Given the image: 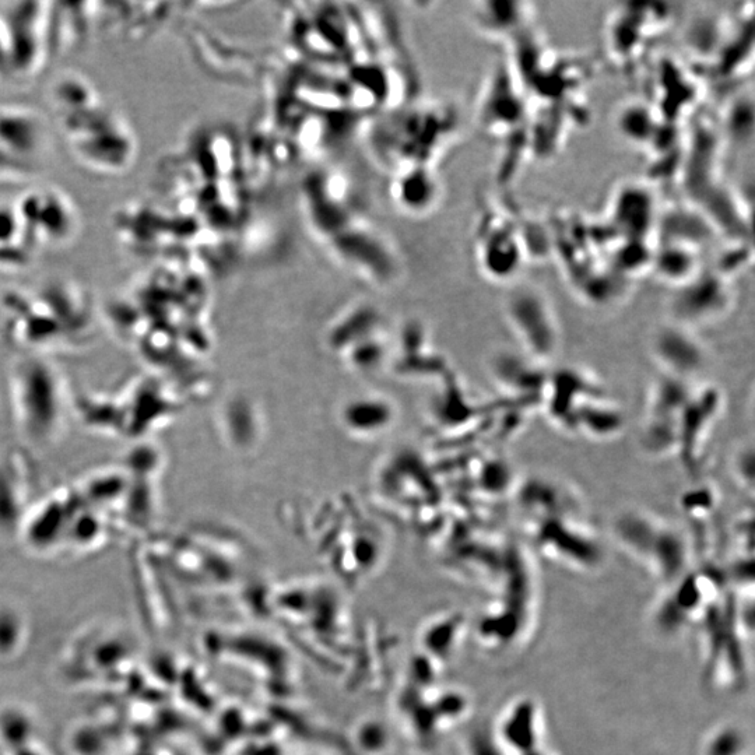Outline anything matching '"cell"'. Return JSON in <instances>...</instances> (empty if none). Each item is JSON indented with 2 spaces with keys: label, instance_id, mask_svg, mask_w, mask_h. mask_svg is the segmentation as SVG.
Segmentation results:
<instances>
[{
  "label": "cell",
  "instance_id": "obj_1",
  "mask_svg": "<svg viewBox=\"0 0 755 755\" xmlns=\"http://www.w3.org/2000/svg\"><path fill=\"white\" fill-rule=\"evenodd\" d=\"M300 205L316 244L344 269L374 282L398 276L402 255L395 241L368 212L344 172H308L301 182Z\"/></svg>",
  "mask_w": 755,
  "mask_h": 755
},
{
  "label": "cell",
  "instance_id": "obj_2",
  "mask_svg": "<svg viewBox=\"0 0 755 755\" xmlns=\"http://www.w3.org/2000/svg\"><path fill=\"white\" fill-rule=\"evenodd\" d=\"M52 104L70 153L97 175H121L138 156V139L128 119L105 104L86 77L68 73L52 87Z\"/></svg>",
  "mask_w": 755,
  "mask_h": 755
},
{
  "label": "cell",
  "instance_id": "obj_3",
  "mask_svg": "<svg viewBox=\"0 0 755 755\" xmlns=\"http://www.w3.org/2000/svg\"><path fill=\"white\" fill-rule=\"evenodd\" d=\"M392 112L372 135V154L389 178L413 170H437L435 158L444 153L455 133L451 114L438 104L410 105Z\"/></svg>",
  "mask_w": 755,
  "mask_h": 755
},
{
  "label": "cell",
  "instance_id": "obj_4",
  "mask_svg": "<svg viewBox=\"0 0 755 755\" xmlns=\"http://www.w3.org/2000/svg\"><path fill=\"white\" fill-rule=\"evenodd\" d=\"M49 149L47 122L23 105H0V179L34 177L44 167Z\"/></svg>",
  "mask_w": 755,
  "mask_h": 755
},
{
  "label": "cell",
  "instance_id": "obj_5",
  "mask_svg": "<svg viewBox=\"0 0 755 755\" xmlns=\"http://www.w3.org/2000/svg\"><path fill=\"white\" fill-rule=\"evenodd\" d=\"M625 549L644 557L665 578L679 577L686 564L687 544L673 525L641 511L624 512L614 525Z\"/></svg>",
  "mask_w": 755,
  "mask_h": 755
},
{
  "label": "cell",
  "instance_id": "obj_6",
  "mask_svg": "<svg viewBox=\"0 0 755 755\" xmlns=\"http://www.w3.org/2000/svg\"><path fill=\"white\" fill-rule=\"evenodd\" d=\"M21 223L37 251L61 248L76 237L79 212L68 195L55 188L30 189L14 200Z\"/></svg>",
  "mask_w": 755,
  "mask_h": 755
},
{
  "label": "cell",
  "instance_id": "obj_7",
  "mask_svg": "<svg viewBox=\"0 0 755 755\" xmlns=\"http://www.w3.org/2000/svg\"><path fill=\"white\" fill-rule=\"evenodd\" d=\"M505 316L526 356L546 364L560 350V326L549 300L532 287L514 290L505 300Z\"/></svg>",
  "mask_w": 755,
  "mask_h": 755
},
{
  "label": "cell",
  "instance_id": "obj_8",
  "mask_svg": "<svg viewBox=\"0 0 755 755\" xmlns=\"http://www.w3.org/2000/svg\"><path fill=\"white\" fill-rule=\"evenodd\" d=\"M49 3H0V19L9 40L12 76H28L41 69L51 49Z\"/></svg>",
  "mask_w": 755,
  "mask_h": 755
},
{
  "label": "cell",
  "instance_id": "obj_9",
  "mask_svg": "<svg viewBox=\"0 0 755 755\" xmlns=\"http://www.w3.org/2000/svg\"><path fill=\"white\" fill-rule=\"evenodd\" d=\"M722 393L715 388L691 391L679 424V455L687 469H695L722 413Z\"/></svg>",
  "mask_w": 755,
  "mask_h": 755
},
{
  "label": "cell",
  "instance_id": "obj_10",
  "mask_svg": "<svg viewBox=\"0 0 755 755\" xmlns=\"http://www.w3.org/2000/svg\"><path fill=\"white\" fill-rule=\"evenodd\" d=\"M651 351L665 377L688 379L700 374L707 364V351L697 336L684 326L672 323L653 336Z\"/></svg>",
  "mask_w": 755,
  "mask_h": 755
},
{
  "label": "cell",
  "instance_id": "obj_11",
  "mask_svg": "<svg viewBox=\"0 0 755 755\" xmlns=\"http://www.w3.org/2000/svg\"><path fill=\"white\" fill-rule=\"evenodd\" d=\"M684 287L687 290L676 298L673 308L676 314L674 323L684 328L690 329V326L722 318L732 300L728 287L719 279L697 276Z\"/></svg>",
  "mask_w": 755,
  "mask_h": 755
},
{
  "label": "cell",
  "instance_id": "obj_12",
  "mask_svg": "<svg viewBox=\"0 0 755 755\" xmlns=\"http://www.w3.org/2000/svg\"><path fill=\"white\" fill-rule=\"evenodd\" d=\"M389 196L399 212L421 217L440 205L442 184L437 170H413L389 178Z\"/></svg>",
  "mask_w": 755,
  "mask_h": 755
},
{
  "label": "cell",
  "instance_id": "obj_13",
  "mask_svg": "<svg viewBox=\"0 0 755 755\" xmlns=\"http://www.w3.org/2000/svg\"><path fill=\"white\" fill-rule=\"evenodd\" d=\"M537 536L542 547L553 553L556 551L558 556L577 558L575 561L582 558V564L588 565L596 563L599 557L598 544L588 530L570 519H546Z\"/></svg>",
  "mask_w": 755,
  "mask_h": 755
},
{
  "label": "cell",
  "instance_id": "obj_14",
  "mask_svg": "<svg viewBox=\"0 0 755 755\" xmlns=\"http://www.w3.org/2000/svg\"><path fill=\"white\" fill-rule=\"evenodd\" d=\"M480 268L493 280H507L515 276L522 263L521 247L512 234L488 228L477 242Z\"/></svg>",
  "mask_w": 755,
  "mask_h": 755
},
{
  "label": "cell",
  "instance_id": "obj_15",
  "mask_svg": "<svg viewBox=\"0 0 755 755\" xmlns=\"http://www.w3.org/2000/svg\"><path fill=\"white\" fill-rule=\"evenodd\" d=\"M0 749L5 755H52L38 736L33 719L16 705L0 709Z\"/></svg>",
  "mask_w": 755,
  "mask_h": 755
},
{
  "label": "cell",
  "instance_id": "obj_16",
  "mask_svg": "<svg viewBox=\"0 0 755 755\" xmlns=\"http://www.w3.org/2000/svg\"><path fill=\"white\" fill-rule=\"evenodd\" d=\"M35 254L37 248L28 237L16 206L0 200V268H24Z\"/></svg>",
  "mask_w": 755,
  "mask_h": 755
},
{
  "label": "cell",
  "instance_id": "obj_17",
  "mask_svg": "<svg viewBox=\"0 0 755 755\" xmlns=\"http://www.w3.org/2000/svg\"><path fill=\"white\" fill-rule=\"evenodd\" d=\"M497 358L494 365L495 378L498 379L501 388L507 389L509 395L526 398L536 395L533 391L539 388L544 392L546 385L543 381H547V378L543 377L542 371L533 370L535 365L542 364L536 363L528 356L521 358L514 354H501Z\"/></svg>",
  "mask_w": 755,
  "mask_h": 755
},
{
  "label": "cell",
  "instance_id": "obj_18",
  "mask_svg": "<svg viewBox=\"0 0 755 755\" xmlns=\"http://www.w3.org/2000/svg\"><path fill=\"white\" fill-rule=\"evenodd\" d=\"M735 477L744 488L754 487V452L753 448H744L735 456Z\"/></svg>",
  "mask_w": 755,
  "mask_h": 755
},
{
  "label": "cell",
  "instance_id": "obj_19",
  "mask_svg": "<svg viewBox=\"0 0 755 755\" xmlns=\"http://www.w3.org/2000/svg\"><path fill=\"white\" fill-rule=\"evenodd\" d=\"M9 76H12V59H10V47L5 24L0 19V79Z\"/></svg>",
  "mask_w": 755,
  "mask_h": 755
}]
</instances>
